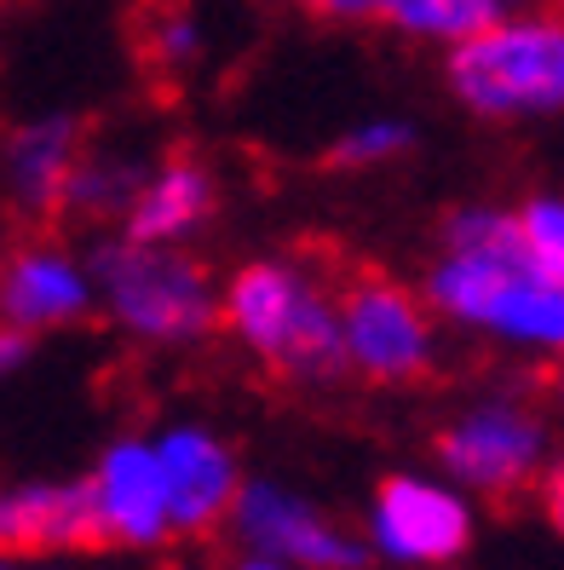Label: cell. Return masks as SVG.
I'll return each instance as SVG.
<instances>
[{
    "label": "cell",
    "instance_id": "cell-23",
    "mask_svg": "<svg viewBox=\"0 0 564 570\" xmlns=\"http://www.w3.org/2000/svg\"><path fill=\"white\" fill-rule=\"evenodd\" d=\"M553 397H558V404H564V363L553 368Z\"/></svg>",
    "mask_w": 564,
    "mask_h": 570
},
{
    "label": "cell",
    "instance_id": "cell-26",
    "mask_svg": "<svg viewBox=\"0 0 564 570\" xmlns=\"http://www.w3.org/2000/svg\"><path fill=\"white\" fill-rule=\"evenodd\" d=\"M558 7H564V0H558Z\"/></svg>",
    "mask_w": 564,
    "mask_h": 570
},
{
    "label": "cell",
    "instance_id": "cell-2",
    "mask_svg": "<svg viewBox=\"0 0 564 570\" xmlns=\"http://www.w3.org/2000/svg\"><path fill=\"white\" fill-rule=\"evenodd\" d=\"M219 334L288 386H335L352 375L340 288L306 254H254L219 283Z\"/></svg>",
    "mask_w": 564,
    "mask_h": 570
},
{
    "label": "cell",
    "instance_id": "cell-13",
    "mask_svg": "<svg viewBox=\"0 0 564 570\" xmlns=\"http://www.w3.org/2000/svg\"><path fill=\"white\" fill-rule=\"evenodd\" d=\"M524 0H300V12L335 18V23H375L420 47H461L484 36L489 23H502Z\"/></svg>",
    "mask_w": 564,
    "mask_h": 570
},
{
    "label": "cell",
    "instance_id": "cell-1",
    "mask_svg": "<svg viewBox=\"0 0 564 570\" xmlns=\"http://www.w3.org/2000/svg\"><path fill=\"white\" fill-rule=\"evenodd\" d=\"M420 294L433 312L478 341L564 363V283L542 277L524 259L518 208L461 203L438 225V259L426 265Z\"/></svg>",
    "mask_w": 564,
    "mask_h": 570
},
{
    "label": "cell",
    "instance_id": "cell-21",
    "mask_svg": "<svg viewBox=\"0 0 564 570\" xmlns=\"http://www.w3.org/2000/svg\"><path fill=\"white\" fill-rule=\"evenodd\" d=\"M29 346H36V334H18V328H0V363L18 368L29 363Z\"/></svg>",
    "mask_w": 564,
    "mask_h": 570
},
{
    "label": "cell",
    "instance_id": "cell-18",
    "mask_svg": "<svg viewBox=\"0 0 564 570\" xmlns=\"http://www.w3.org/2000/svg\"><path fill=\"white\" fill-rule=\"evenodd\" d=\"M415 150V121L409 116H363L335 139V167H352V174H369V167H386L397 156Z\"/></svg>",
    "mask_w": 564,
    "mask_h": 570
},
{
    "label": "cell",
    "instance_id": "cell-14",
    "mask_svg": "<svg viewBox=\"0 0 564 570\" xmlns=\"http://www.w3.org/2000/svg\"><path fill=\"white\" fill-rule=\"evenodd\" d=\"M0 542L12 553H70L98 542L87 479H23L0 495Z\"/></svg>",
    "mask_w": 564,
    "mask_h": 570
},
{
    "label": "cell",
    "instance_id": "cell-19",
    "mask_svg": "<svg viewBox=\"0 0 564 570\" xmlns=\"http://www.w3.org/2000/svg\"><path fill=\"white\" fill-rule=\"evenodd\" d=\"M518 230H524V259L542 277L564 283V196L558 190H536L518 203Z\"/></svg>",
    "mask_w": 564,
    "mask_h": 570
},
{
    "label": "cell",
    "instance_id": "cell-8",
    "mask_svg": "<svg viewBox=\"0 0 564 570\" xmlns=\"http://www.w3.org/2000/svg\"><path fill=\"white\" fill-rule=\"evenodd\" d=\"M230 542L243 553L277 559L294 570H363L375 553L357 530H346L340 519H328L306 490H294L283 479L254 473L237 495V513H230Z\"/></svg>",
    "mask_w": 564,
    "mask_h": 570
},
{
    "label": "cell",
    "instance_id": "cell-22",
    "mask_svg": "<svg viewBox=\"0 0 564 570\" xmlns=\"http://www.w3.org/2000/svg\"><path fill=\"white\" fill-rule=\"evenodd\" d=\"M237 570H294V564H277V559H259V553H243Z\"/></svg>",
    "mask_w": 564,
    "mask_h": 570
},
{
    "label": "cell",
    "instance_id": "cell-10",
    "mask_svg": "<svg viewBox=\"0 0 564 570\" xmlns=\"http://www.w3.org/2000/svg\"><path fill=\"white\" fill-rule=\"evenodd\" d=\"M156 439V461L168 479V513H174V535H214L219 524H230L237 495L248 484L237 450H230L208 421H168Z\"/></svg>",
    "mask_w": 564,
    "mask_h": 570
},
{
    "label": "cell",
    "instance_id": "cell-9",
    "mask_svg": "<svg viewBox=\"0 0 564 570\" xmlns=\"http://www.w3.org/2000/svg\"><path fill=\"white\" fill-rule=\"evenodd\" d=\"M98 317V277L92 254L58 237L18 243L0 265V323L18 334H63Z\"/></svg>",
    "mask_w": 564,
    "mask_h": 570
},
{
    "label": "cell",
    "instance_id": "cell-15",
    "mask_svg": "<svg viewBox=\"0 0 564 570\" xmlns=\"http://www.w3.org/2000/svg\"><path fill=\"white\" fill-rule=\"evenodd\" d=\"M214 214H219V174L202 156L174 150V156H156L121 230L127 237H145V243H190L196 230L214 225Z\"/></svg>",
    "mask_w": 564,
    "mask_h": 570
},
{
    "label": "cell",
    "instance_id": "cell-17",
    "mask_svg": "<svg viewBox=\"0 0 564 570\" xmlns=\"http://www.w3.org/2000/svg\"><path fill=\"white\" fill-rule=\"evenodd\" d=\"M139 58L156 76H190L208 58V23L185 0H150L139 18Z\"/></svg>",
    "mask_w": 564,
    "mask_h": 570
},
{
    "label": "cell",
    "instance_id": "cell-25",
    "mask_svg": "<svg viewBox=\"0 0 564 570\" xmlns=\"http://www.w3.org/2000/svg\"><path fill=\"white\" fill-rule=\"evenodd\" d=\"M283 7H300V0H283Z\"/></svg>",
    "mask_w": 564,
    "mask_h": 570
},
{
    "label": "cell",
    "instance_id": "cell-7",
    "mask_svg": "<svg viewBox=\"0 0 564 570\" xmlns=\"http://www.w3.org/2000/svg\"><path fill=\"white\" fill-rule=\"evenodd\" d=\"M473 495L444 473H386L363 513V542L397 570H444L473 548Z\"/></svg>",
    "mask_w": 564,
    "mask_h": 570
},
{
    "label": "cell",
    "instance_id": "cell-20",
    "mask_svg": "<svg viewBox=\"0 0 564 570\" xmlns=\"http://www.w3.org/2000/svg\"><path fill=\"white\" fill-rule=\"evenodd\" d=\"M542 508H547V524L564 535V461L547 466V479H542Z\"/></svg>",
    "mask_w": 564,
    "mask_h": 570
},
{
    "label": "cell",
    "instance_id": "cell-6",
    "mask_svg": "<svg viewBox=\"0 0 564 570\" xmlns=\"http://www.w3.org/2000/svg\"><path fill=\"white\" fill-rule=\"evenodd\" d=\"M438 312L420 288L386 272H357L340 283V334L346 363L369 386H409L438 363Z\"/></svg>",
    "mask_w": 564,
    "mask_h": 570
},
{
    "label": "cell",
    "instance_id": "cell-12",
    "mask_svg": "<svg viewBox=\"0 0 564 570\" xmlns=\"http://www.w3.org/2000/svg\"><path fill=\"white\" fill-rule=\"evenodd\" d=\"M87 156V127L70 110H36L7 127L0 145V179H7V208L18 219H63V196Z\"/></svg>",
    "mask_w": 564,
    "mask_h": 570
},
{
    "label": "cell",
    "instance_id": "cell-16",
    "mask_svg": "<svg viewBox=\"0 0 564 570\" xmlns=\"http://www.w3.org/2000/svg\"><path fill=\"white\" fill-rule=\"evenodd\" d=\"M150 167L139 150H116V145H87L76 179H70V196H63V219H81V225H116L132 214L139 190L150 179Z\"/></svg>",
    "mask_w": 564,
    "mask_h": 570
},
{
    "label": "cell",
    "instance_id": "cell-11",
    "mask_svg": "<svg viewBox=\"0 0 564 570\" xmlns=\"http://www.w3.org/2000/svg\"><path fill=\"white\" fill-rule=\"evenodd\" d=\"M92 513H98V542L116 548H161L174 535V513H168V479H161L156 461V439H139V432H121L98 450L92 473Z\"/></svg>",
    "mask_w": 564,
    "mask_h": 570
},
{
    "label": "cell",
    "instance_id": "cell-4",
    "mask_svg": "<svg viewBox=\"0 0 564 570\" xmlns=\"http://www.w3.org/2000/svg\"><path fill=\"white\" fill-rule=\"evenodd\" d=\"M444 87L478 121L564 116V7H518L444 52Z\"/></svg>",
    "mask_w": 564,
    "mask_h": 570
},
{
    "label": "cell",
    "instance_id": "cell-5",
    "mask_svg": "<svg viewBox=\"0 0 564 570\" xmlns=\"http://www.w3.org/2000/svg\"><path fill=\"white\" fill-rule=\"evenodd\" d=\"M438 473L455 479L467 495H518L547 473L553 426L518 392H489L455 410L438 432Z\"/></svg>",
    "mask_w": 564,
    "mask_h": 570
},
{
    "label": "cell",
    "instance_id": "cell-24",
    "mask_svg": "<svg viewBox=\"0 0 564 570\" xmlns=\"http://www.w3.org/2000/svg\"><path fill=\"white\" fill-rule=\"evenodd\" d=\"M29 570H58V564H29Z\"/></svg>",
    "mask_w": 564,
    "mask_h": 570
},
{
    "label": "cell",
    "instance_id": "cell-3",
    "mask_svg": "<svg viewBox=\"0 0 564 570\" xmlns=\"http://www.w3.org/2000/svg\"><path fill=\"white\" fill-rule=\"evenodd\" d=\"M98 317L139 352H196L219 334V277L190 254V243L98 237L92 248Z\"/></svg>",
    "mask_w": 564,
    "mask_h": 570
}]
</instances>
